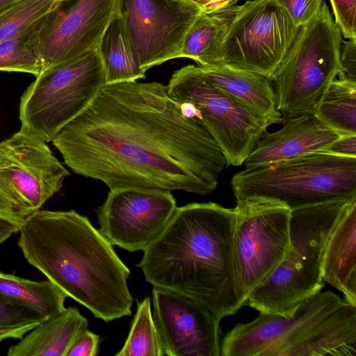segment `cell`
<instances>
[{
  "label": "cell",
  "instance_id": "obj_12",
  "mask_svg": "<svg viewBox=\"0 0 356 356\" xmlns=\"http://www.w3.org/2000/svg\"><path fill=\"white\" fill-rule=\"evenodd\" d=\"M300 27L275 0L238 6L222 44V63L271 80Z\"/></svg>",
  "mask_w": 356,
  "mask_h": 356
},
{
  "label": "cell",
  "instance_id": "obj_37",
  "mask_svg": "<svg viewBox=\"0 0 356 356\" xmlns=\"http://www.w3.org/2000/svg\"><path fill=\"white\" fill-rule=\"evenodd\" d=\"M19 0H0V11Z\"/></svg>",
  "mask_w": 356,
  "mask_h": 356
},
{
  "label": "cell",
  "instance_id": "obj_14",
  "mask_svg": "<svg viewBox=\"0 0 356 356\" xmlns=\"http://www.w3.org/2000/svg\"><path fill=\"white\" fill-rule=\"evenodd\" d=\"M177 207L168 191L110 190L97 209L99 230L112 245L129 252L143 250L163 231Z\"/></svg>",
  "mask_w": 356,
  "mask_h": 356
},
{
  "label": "cell",
  "instance_id": "obj_8",
  "mask_svg": "<svg viewBox=\"0 0 356 356\" xmlns=\"http://www.w3.org/2000/svg\"><path fill=\"white\" fill-rule=\"evenodd\" d=\"M106 85L97 49L42 72L21 97V129L47 143Z\"/></svg>",
  "mask_w": 356,
  "mask_h": 356
},
{
  "label": "cell",
  "instance_id": "obj_33",
  "mask_svg": "<svg viewBox=\"0 0 356 356\" xmlns=\"http://www.w3.org/2000/svg\"><path fill=\"white\" fill-rule=\"evenodd\" d=\"M323 151L337 156L356 158V134L341 135Z\"/></svg>",
  "mask_w": 356,
  "mask_h": 356
},
{
  "label": "cell",
  "instance_id": "obj_17",
  "mask_svg": "<svg viewBox=\"0 0 356 356\" xmlns=\"http://www.w3.org/2000/svg\"><path fill=\"white\" fill-rule=\"evenodd\" d=\"M275 132L266 131L244 161L245 168L266 166L323 151L341 135L314 114L289 119Z\"/></svg>",
  "mask_w": 356,
  "mask_h": 356
},
{
  "label": "cell",
  "instance_id": "obj_28",
  "mask_svg": "<svg viewBox=\"0 0 356 356\" xmlns=\"http://www.w3.org/2000/svg\"><path fill=\"white\" fill-rule=\"evenodd\" d=\"M47 318L29 307L0 296V329L38 325Z\"/></svg>",
  "mask_w": 356,
  "mask_h": 356
},
{
  "label": "cell",
  "instance_id": "obj_20",
  "mask_svg": "<svg viewBox=\"0 0 356 356\" xmlns=\"http://www.w3.org/2000/svg\"><path fill=\"white\" fill-rule=\"evenodd\" d=\"M88 320L75 307L48 317L9 348L8 356H66L75 339L88 329Z\"/></svg>",
  "mask_w": 356,
  "mask_h": 356
},
{
  "label": "cell",
  "instance_id": "obj_2",
  "mask_svg": "<svg viewBox=\"0 0 356 356\" xmlns=\"http://www.w3.org/2000/svg\"><path fill=\"white\" fill-rule=\"evenodd\" d=\"M234 209L214 202L177 207L137 266L153 286L186 296L219 321L243 306L235 268Z\"/></svg>",
  "mask_w": 356,
  "mask_h": 356
},
{
  "label": "cell",
  "instance_id": "obj_9",
  "mask_svg": "<svg viewBox=\"0 0 356 356\" xmlns=\"http://www.w3.org/2000/svg\"><path fill=\"white\" fill-rule=\"evenodd\" d=\"M170 97L186 104L222 151L227 166H240L273 124L210 83L200 68L188 65L176 70L166 86Z\"/></svg>",
  "mask_w": 356,
  "mask_h": 356
},
{
  "label": "cell",
  "instance_id": "obj_38",
  "mask_svg": "<svg viewBox=\"0 0 356 356\" xmlns=\"http://www.w3.org/2000/svg\"><path fill=\"white\" fill-rule=\"evenodd\" d=\"M57 3H61V2H63V1H65L67 0H54Z\"/></svg>",
  "mask_w": 356,
  "mask_h": 356
},
{
  "label": "cell",
  "instance_id": "obj_1",
  "mask_svg": "<svg viewBox=\"0 0 356 356\" xmlns=\"http://www.w3.org/2000/svg\"><path fill=\"white\" fill-rule=\"evenodd\" d=\"M51 142L74 173L110 190L205 195L227 167L207 129L158 82L106 84Z\"/></svg>",
  "mask_w": 356,
  "mask_h": 356
},
{
  "label": "cell",
  "instance_id": "obj_32",
  "mask_svg": "<svg viewBox=\"0 0 356 356\" xmlns=\"http://www.w3.org/2000/svg\"><path fill=\"white\" fill-rule=\"evenodd\" d=\"M99 342V336L87 329L75 339L66 356H95Z\"/></svg>",
  "mask_w": 356,
  "mask_h": 356
},
{
  "label": "cell",
  "instance_id": "obj_26",
  "mask_svg": "<svg viewBox=\"0 0 356 356\" xmlns=\"http://www.w3.org/2000/svg\"><path fill=\"white\" fill-rule=\"evenodd\" d=\"M116 356H164L149 296L138 303L129 335Z\"/></svg>",
  "mask_w": 356,
  "mask_h": 356
},
{
  "label": "cell",
  "instance_id": "obj_18",
  "mask_svg": "<svg viewBox=\"0 0 356 356\" xmlns=\"http://www.w3.org/2000/svg\"><path fill=\"white\" fill-rule=\"evenodd\" d=\"M322 277L356 307V198L346 204L327 238Z\"/></svg>",
  "mask_w": 356,
  "mask_h": 356
},
{
  "label": "cell",
  "instance_id": "obj_5",
  "mask_svg": "<svg viewBox=\"0 0 356 356\" xmlns=\"http://www.w3.org/2000/svg\"><path fill=\"white\" fill-rule=\"evenodd\" d=\"M236 200L255 197L291 211L356 198V158L324 151L238 172L231 179Z\"/></svg>",
  "mask_w": 356,
  "mask_h": 356
},
{
  "label": "cell",
  "instance_id": "obj_19",
  "mask_svg": "<svg viewBox=\"0 0 356 356\" xmlns=\"http://www.w3.org/2000/svg\"><path fill=\"white\" fill-rule=\"evenodd\" d=\"M199 67L204 77L218 88L232 95L273 124L282 122V115L277 108L274 89L270 80L266 76L224 63Z\"/></svg>",
  "mask_w": 356,
  "mask_h": 356
},
{
  "label": "cell",
  "instance_id": "obj_31",
  "mask_svg": "<svg viewBox=\"0 0 356 356\" xmlns=\"http://www.w3.org/2000/svg\"><path fill=\"white\" fill-rule=\"evenodd\" d=\"M339 79L356 82V39L341 42Z\"/></svg>",
  "mask_w": 356,
  "mask_h": 356
},
{
  "label": "cell",
  "instance_id": "obj_11",
  "mask_svg": "<svg viewBox=\"0 0 356 356\" xmlns=\"http://www.w3.org/2000/svg\"><path fill=\"white\" fill-rule=\"evenodd\" d=\"M234 209V259L245 301L289 252L291 211L276 202L255 197L237 200Z\"/></svg>",
  "mask_w": 356,
  "mask_h": 356
},
{
  "label": "cell",
  "instance_id": "obj_34",
  "mask_svg": "<svg viewBox=\"0 0 356 356\" xmlns=\"http://www.w3.org/2000/svg\"><path fill=\"white\" fill-rule=\"evenodd\" d=\"M205 14H211L236 6L238 0H191Z\"/></svg>",
  "mask_w": 356,
  "mask_h": 356
},
{
  "label": "cell",
  "instance_id": "obj_35",
  "mask_svg": "<svg viewBox=\"0 0 356 356\" xmlns=\"http://www.w3.org/2000/svg\"><path fill=\"white\" fill-rule=\"evenodd\" d=\"M36 325H31L17 328L0 329V341L9 338L20 339Z\"/></svg>",
  "mask_w": 356,
  "mask_h": 356
},
{
  "label": "cell",
  "instance_id": "obj_25",
  "mask_svg": "<svg viewBox=\"0 0 356 356\" xmlns=\"http://www.w3.org/2000/svg\"><path fill=\"white\" fill-rule=\"evenodd\" d=\"M43 19L17 35L0 42V71L25 72L35 77L41 74L42 63L39 33Z\"/></svg>",
  "mask_w": 356,
  "mask_h": 356
},
{
  "label": "cell",
  "instance_id": "obj_10",
  "mask_svg": "<svg viewBox=\"0 0 356 356\" xmlns=\"http://www.w3.org/2000/svg\"><path fill=\"white\" fill-rule=\"evenodd\" d=\"M69 175L46 143L22 129L0 142V219L20 229Z\"/></svg>",
  "mask_w": 356,
  "mask_h": 356
},
{
  "label": "cell",
  "instance_id": "obj_22",
  "mask_svg": "<svg viewBox=\"0 0 356 356\" xmlns=\"http://www.w3.org/2000/svg\"><path fill=\"white\" fill-rule=\"evenodd\" d=\"M238 6L211 14L202 13L186 33L180 58L194 60L200 67L222 63V44Z\"/></svg>",
  "mask_w": 356,
  "mask_h": 356
},
{
  "label": "cell",
  "instance_id": "obj_36",
  "mask_svg": "<svg viewBox=\"0 0 356 356\" xmlns=\"http://www.w3.org/2000/svg\"><path fill=\"white\" fill-rule=\"evenodd\" d=\"M19 229L17 226L0 219V245Z\"/></svg>",
  "mask_w": 356,
  "mask_h": 356
},
{
  "label": "cell",
  "instance_id": "obj_15",
  "mask_svg": "<svg viewBox=\"0 0 356 356\" xmlns=\"http://www.w3.org/2000/svg\"><path fill=\"white\" fill-rule=\"evenodd\" d=\"M118 0H67L44 19L39 33L42 72L97 49ZM41 72V73H42Z\"/></svg>",
  "mask_w": 356,
  "mask_h": 356
},
{
  "label": "cell",
  "instance_id": "obj_7",
  "mask_svg": "<svg viewBox=\"0 0 356 356\" xmlns=\"http://www.w3.org/2000/svg\"><path fill=\"white\" fill-rule=\"evenodd\" d=\"M341 33L324 1L318 12L300 26L295 40L271 78L282 122L314 115L341 70Z\"/></svg>",
  "mask_w": 356,
  "mask_h": 356
},
{
  "label": "cell",
  "instance_id": "obj_27",
  "mask_svg": "<svg viewBox=\"0 0 356 356\" xmlns=\"http://www.w3.org/2000/svg\"><path fill=\"white\" fill-rule=\"evenodd\" d=\"M59 3L54 0H19L0 11V42L30 28Z\"/></svg>",
  "mask_w": 356,
  "mask_h": 356
},
{
  "label": "cell",
  "instance_id": "obj_3",
  "mask_svg": "<svg viewBox=\"0 0 356 356\" xmlns=\"http://www.w3.org/2000/svg\"><path fill=\"white\" fill-rule=\"evenodd\" d=\"M19 232L26 260L67 297L106 323L131 314L130 270L87 217L39 210Z\"/></svg>",
  "mask_w": 356,
  "mask_h": 356
},
{
  "label": "cell",
  "instance_id": "obj_29",
  "mask_svg": "<svg viewBox=\"0 0 356 356\" xmlns=\"http://www.w3.org/2000/svg\"><path fill=\"white\" fill-rule=\"evenodd\" d=\"M335 23L343 35L356 39V0H330Z\"/></svg>",
  "mask_w": 356,
  "mask_h": 356
},
{
  "label": "cell",
  "instance_id": "obj_4",
  "mask_svg": "<svg viewBox=\"0 0 356 356\" xmlns=\"http://www.w3.org/2000/svg\"><path fill=\"white\" fill-rule=\"evenodd\" d=\"M221 356H356V307L331 291L303 300L291 316L260 313L222 338Z\"/></svg>",
  "mask_w": 356,
  "mask_h": 356
},
{
  "label": "cell",
  "instance_id": "obj_6",
  "mask_svg": "<svg viewBox=\"0 0 356 356\" xmlns=\"http://www.w3.org/2000/svg\"><path fill=\"white\" fill-rule=\"evenodd\" d=\"M349 201L291 211V248L268 279L250 293L244 306L259 313L289 317L303 300L321 291L324 286L322 264L325 243Z\"/></svg>",
  "mask_w": 356,
  "mask_h": 356
},
{
  "label": "cell",
  "instance_id": "obj_24",
  "mask_svg": "<svg viewBox=\"0 0 356 356\" xmlns=\"http://www.w3.org/2000/svg\"><path fill=\"white\" fill-rule=\"evenodd\" d=\"M314 115L341 136L356 134V82L342 79L333 80Z\"/></svg>",
  "mask_w": 356,
  "mask_h": 356
},
{
  "label": "cell",
  "instance_id": "obj_16",
  "mask_svg": "<svg viewBox=\"0 0 356 356\" xmlns=\"http://www.w3.org/2000/svg\"><path fill=\"white\" fill-rule=\"evenodd\" d=\"M153 319L166 356H221L220 321L182 294L153 287Z\"/></svg>",
  "mask_w": 356,
  "mask_h": 356
},
{
  "label": "cell",
  "instance_id": "obj_30",
  "mask_svg": "<svg viewBox=\"0 0 356 356\" xmlns=\"http://www.w3.org/2000/svg\"><path fill=\"white\" fill-rule=\"evenodd\" d=\"M289 15L295 25L300 27L318 12L324 0H275Z\"/></svg>",
  "mask_w": 356,
  "mask_h": 356
},
{
  "label": "cell",
  "instance_id": "obj_13",
  "mask_svg": "<svg viewBox=\"0 0 356 356\" xmlns=\"http://www.w3.org/2000/svg\"><path fill=\"white\" fill-rule=\"evenodd\" d=\"M117 9L145 72L180 58L185 36L202 13L191 0H118Z\"/></svg>",
  "mask_w": 356,
  "mask_h": 356
},
{
  "label": "cell",
  "instance_id": "obj_21",
  "mask_svg": "<svg viewBox=\"0 0 356 356\" xmlns=\"http://www.w3.org/2000/svg\"><path fill=\"white\" fill-rule=\"evenodd\" d=\"M105 72L106 84L144 79L122 17L117 9L97 47Z\"/></svg>",
  "mask_w": 356,
  "mask_h": 356
},
{
  "label": "cell",
  "instance_id": "obj_23",
  "mask_svg": "<svg viewBox=\"0 0 356 356\" xmlns=\"http://www.w3.org/2000/svg\"><path fill=\"white\" fill-rule=\"evenodd\" d=\"M0 296L29 307L47 318L65 308L64 302L67 297L49 280L33 281L1 273Z\"/></svg>",
  "mask_w": 356,
  "mask_h": 356
}]
</instances>
